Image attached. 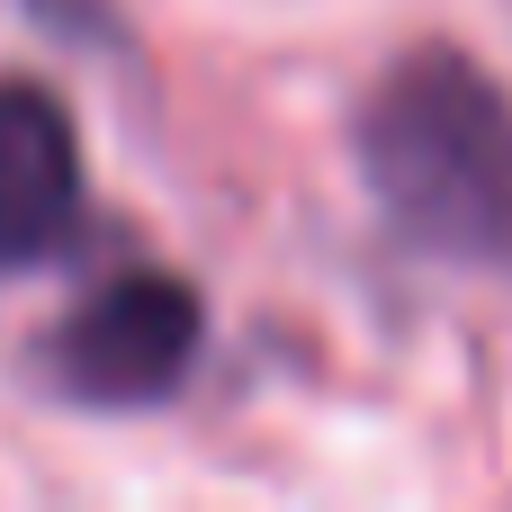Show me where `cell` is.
<instances>
[{"label":"cell","mask_w":512,"mask_h":512,"mask_svg":"<svg viewBox=\"0 0 512 512\" xmlns=\"http://www.w3.org/2000/svg\"><path fill=\"white\" fill-rule=\"evenodd\" d=\"M81 225V135L36 81H0V270H36Z\"/></svg>","instance_id":"cell-3"},{"label":"cell","mask_w":512,"mask_h":512,"mask_svg":"<svg viewBox=\"0 0 512 512\" xmlns=\"http://www.w3.org/2000/svg\"><path fill=\"white\" fill-rule=\"evenodd\" d=\"M198 288L171 279V270H117L108 288H90L54 342H45V369L72 405H162L189 360H198Z\"/></svg>","instance_id":"cell-2"},{"label":"cell","mask_w":512,"mask_h":512,"mask_svg":"<svg viewBox=\"0 0 512 512\" xmlns=\"http://www.w3.org/2000/svg\"><path fill=\"white\" fill-rule=\"evenodd\" d=\"M351 153L396 243L512 279V90L477 54H396L360 99Z\"/></svg>","instance_id":"cell-1"}]
</instances>
